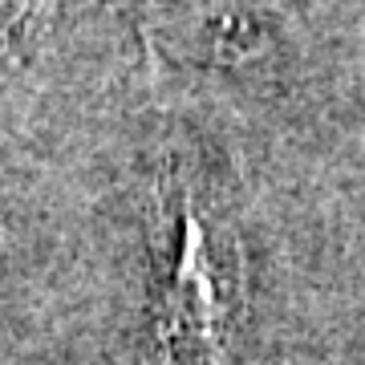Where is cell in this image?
Masks as SVG:
<instances>
[{"instance_id":"obj_1","label":"cell","mask_w":365,"mask_h":365,"mask_svg":"<svg viewBox=\"0 0 365 365\" xmlns=\"http://www.w3.org/2000/svg\"><path fill=\"white\" fill-rule=\"evenodd\" d=\"M235 325V272L215 252L207 223L182 211L158 260L146 365H223Z\"/></svg>"}]
</instances>
